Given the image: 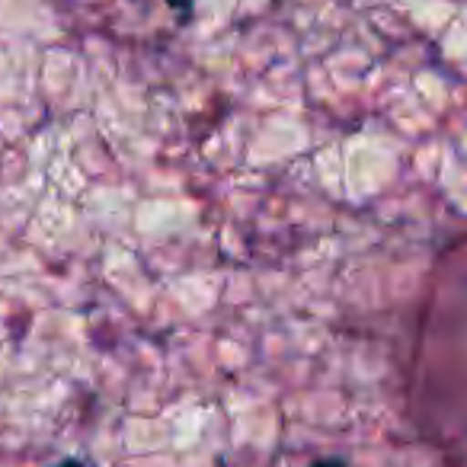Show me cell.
Wrapping results in <instances>:
<instances>
[{"mask_svg":"<svg viewBox=\"0 0 467 467\" xmlns=\"http://www.w3.org/2000/svg\"><path fill=\"white\" fill-rule=\"evenodd\" d=\"M170 4H173L176 10H189V7H192V0H170Z\"/></svg>","mask_w":467,"mask_h":467,"instance_id":"cell-2","label":"cell"},{"mask_svg":"<svg viewBox=\"0 0 467 467\" xmlns=\"http://www.w3.org/2000/svg\"><path fill=\"white\" fill-rule=\"evenodd\" d=\"M314 467H346L343 461H337V458H324V461H317Z\"/></svg>","mask_w":467,"mask_h":467,"instance_id":"cell-1","label":"cell"},{"mask_svg":"<svg viewBox=\"0 0 467 467\" xmlns=\"http://www.w3.org/2000/svg\"><path fill=\"white\" fill-rule=\"evenodd\" d=\"M52 467H90V464H84V461H61V464H52Z\"/></svg>","mask_w":467,"mask_h":467,"instance_id":"cell-3","label":"cell"}]
</instances>
